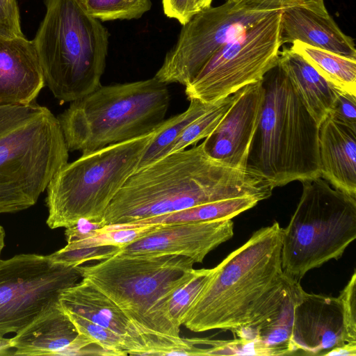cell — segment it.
<instances>
[{
	"mask_svg": "<svg viewBox=\"0 0 356 356\" xmlns=\"http://www.w3.org/2000/svg\"><path fill=\"white\" fill-rule=\"evenodd\" d=\"M6 233L1 225H0V255L5 245Z\"/></svg>",
	"mask_w": 356,
	"mask_h": 356,
	"instance_id": "cell-39",
	"label": "cell"
},
{
	"mask_svg": "<svg viewBox=\"0 0 356 356\" xmlns=\"http://www.w3.org/2000/svg\"><path fill=\"white\" fill-rule=\"evenodd\" d=\"M261 200L256 196L241 197L196 205L133 223L136 225H171L189 222L232 219L254 207Z\"/></svg>",
	"mask_w": 356,
	"mask_h": 356,
	"instance_id": "cell-24",
	"label": "cell"
},
{
	"mask_svg": "<svg viewBox=\"0 0 356 356\" xmlns=\"http://www.w3.org/2000/svg\"><path fill=\"white\" fill-rule=\"evenodd\" d=\"M156 130L82 154L64 165L47 187L49 227L67 228L81 219L102 222L113 197L137 170Z\"/></svg>",
	"mask_w": 356,
	"mask_h": 356,
	"instance_id": "cell-8",
	"label": "cell"
},
{
	"mask_svg": "<svg viewBox=\"0 0 356 356\" xmlns=\"http://www.w3.org/2000/svg\"><path fill=\"white\" fill-rule=\"evenodd\" d=\"M68 158L58 118L48 108L0 106V213L35 205Z\"/></svg>",
	"mask_w": 356,
	"mask_h": 356,
	"instance_id": "cell-4",
	"label": "cell"
},
{
	"mask_svg": "<svg viewBox=\"0 0 356 356\" xmlns=\"http://www.w3.org/2000/svg\"><path fill=\"white\" fill-rule=\"evenodd\" d=\"M44 85L33 40L0 35V106L31 104Z\"/></svg>",
	"mask_w": 356,
	"mask_h": 356,
	"instance_id": "cell-17",
	"label": "cell"
},
{
	"mask_svg": "<svg viewBox=\"0 0 356 356\" xmlns=\"http://www.w3.org/2000/svg\"><path fill=\"white\" fill-rule=\"evenodd\" d=\"M342 309L343 323L347 342H356V271L337 297Z\"/></svg>",
	"mask_w": 356,
	"mask_h": 356,
	"instance_id": "cell-33",
	"label": "cell"
},
{
	"mask_svg": "<svg viewBox=\"0 0 356 356\" xmlns=\"http://www.w3.org/2000/svg\"><path fill=\"white\" fill-rule=\"evenodd\" d=\"M282 11L272 12L216 52L185 86L187 98L213 102L261 81L278 63Z\"/></svg>",
	"mask_w": 356,
	"mask_h": 356,
	"instance_id": "cell-10",
	"label": "cell"
},
{
	"mask_svg": "<svg viewBox=\"0 0 356 356\" xmlns=\"http://www.w3.org/2000/svg\"><path fill=\"white\" fill-rule=\"evenodd\" d=\"M215 271L210 269H194L191 278L185 282L172 296L169 302L168 312L172 323L179 328L183 325L186 314L209 282Z\"/></svg>",
	"mask_w": 356,
	"mask_h": 356,
	"instance_id": "cell-29",
	"label": "cell"
},
{
	"mask_svg": "<svg viewBox=\"0 0 356 356\" xmlns=\"http://www.w3.org/2000/svg\"><path fill=\"white\" fill-rule=\"evenodd\" d=\"M282 228L277 222L255 231L227 255L189 307L183 325L202 332L261 323L277 313L300 281L281 261Z\"/></svg>",
	"mask_w": 356,
	"mask_h": 356,
	"instance_id": "cell-2",
	"label": "cell"
},
{
	"mask_svg": "<svg viewBox=\"0 0 356 356\" xmlns=\"http://www.w3.org/2000/svg\"><path fill=\"white\" fill-rule=\"evenodd\" d=\"M241 7L255 11H274L292 7L309 9L321 15H329L324 0H234Z\"/></svg>",
	"mask_w": 356,
	"mask_h": 356,
	"instance_id": "cell-32",
	"label": "cell"
},
{
	"mask_svg": "<svg viewBox=\"0 0 356 356\" xmlns=\"http://www.w3.org/2000/svg\"><path fill=\"white\" fill-rule=\"evenodd\" d=\"M290 49L300 55L327 81L356 95V59L296 41Z\"/></svg>",
	"mask_w": 356,
	"mask_h": 356,
	"instance_id": "cell-25",
	"label": "cell"
},
{
	"mask_svg": "<svg viewBox=\"0 0 356 356\" xmlns=\"http://www.w3.org/2000/svg\"><path fill=\"white\" fill-rule=\"evenodd\" d=\"M81 278L77 266L49 255L19 254L0 259V337L17 333Z\"/></svg>",
	"mask_w": 356,
	"mask_h": 356,
	"instance_id": "cell-11",
	"label": "cell"
},
{
	"mask_svg": "<svg viewBox=\"0 0 356 356\" xmlns=\"http://www.w3.org/2000/svg\"><path fill=\"white\" fill-rule=\"evenodd\" d=\"M234 235L231 219L160 225L149 234L120 248L121 255H179L202 263Z\"/></svg>",
	"mask_w": 356,
	"mask_h": 356,
	"instance_id": "cell-13",
	"label": "cell"
},
{
	"mask_svg": "<svg viewBox=\"0 0 356 356\" xmlns=\"http://www.w3.org/2000/svg\"><path fill=\"white\" fill-rule=\"evenodd\" d=\"M272 191L259 177L209 156L200 143L136 170L109 204L102 224H131L230 198L256 196L263 200Z\"/></svg>",
	"mask_w": 356,
	"mask_h": 356,
	"instance_id": "cell-1",
	"label": "cell"
},
{
	"mask_svg": "<svg viewBox=\"0 0 356 356\" xmlns=\"http://www.w3.org/2000/svg\"><path fill=\"white\" fill-rule=\"evenodd\" d=\"M321 177L356 197V128L328 115L318 128Z\"/></svg>",
	"mask_w": 356,
	"mask_h": 356,
	"instance_id": "cell-19",
	"label": "cell"
},
{
	"mask_svg": "<svg viewBox=\"0 0 356 356\" xmlns=\"http://www.w3.org/2000/svg\"><path fill=\"white\" fill-rule=\"evenodd\" d=\"M13 355H107L80 334L60 303L44 311L10 338Z\"/></svg>",
	"mask_w": 356,
	"mask_h": 356,
	"instance_id": "cell-15",
	"label": "cell"
},
{
	"mask_svg": "<svg viewBox=\"0 0 356 356\" xmlns=\"http://www.w3.org/2000/svg\"><path fill=\"white\" fill-rule=\"evenodd\" d=\"M291 341L296 353L309 355L348 343L339 299L303 291L294 307Z\"/></svg>",
	"mask_w": 356,
	"mask_h": 356,
	"instance_id": "cell-16",
	"label": "cell"
},
{
	"mask_svg": "<svg viewBox=\"0 0 356 356\" xmlns=\"http://www.w3.org/2000/svg\"><path fill=\"white\" fill-rule=\"evenodd\" d=\"M195 262L179 255H121L77 266L85 278L111 299L140 327L180 337L168 305L192 276Z\"/></svg>",
	"mask_w": 356,
	"mask_h": 356,
	"instance_id": "cell-7",
	"label": "cell"
},
{
	"mask_svg": "<svg viewBox=\"0 0 356 356\" xmlns=\"http://www.w3.org/2000/svg\"><path fill=\"white\" fill-rule=\"evenodd\" d=\"M0 35L8 38L24 36L17 0H0Z\"/></svg>",
	"mask_w": 356,
	"mask_h": 356,
	"instance_id": "cell-34",
	"label": "cell"
},
{
	"mask_svg": "<svg viewBox=\"0 0 356 356\" xmlns=\"http://www.w3.org/2000/svg\"><path fill=\"white\" fill-rule=\"evenodd\" d=\"M213 0H198L200 10L211 6Z\"/></svg>",
	"mask_w": 356,
	"mask_h": 356,
	"instance_id": "cell-40",
	"label": "cell"
},
{
	"mask_svg": "<svg viewBox=\"0 0 356 356\" xmlns=\"http://www.w3.org/2000/svg\"><path fill=\"white\" fill-rule=\"evenodd\" d=\"M162 6L165 15L181 25L200 10L198 0H162Z\"/></svg>",
	"mask_w": 356,
	"mask_h": 356,
	"instance_id": "cell-36",
	"label": "cell"
},
{
	"mask_svg": "<svg viewBox=\"0 0 356 356\" xmlns=\"http://www.w3.org/2000/svg\"><path fill=\"white\" fill-rule=\"evenodd\" d=\"M188 108L184 112L165 120L143 156L137 170H140L164 157L167 151L182 131L196 118L208 111L213 102L190 99Z\"/></svg>",
	"mask_w": 356,
	"mask_h": 356,
	"instance_id": "cell-26",
	"label": "cell"
},
{
	"mask_svg": "<svg viewBox=\"0 0 356 356\" xmlns=\"http://www.w3.org/2000/svg\"><path fill=\"white\" fill-rule=\"evenodd\" d=\"M327 115L356 128V95L345 91L339 92Z\"/></svg>",
	"mask_w": 356,
	"mask_h": 356,
	"instance_id": "cell-35",
	"label": "cell"
},
{
	"mask_svg": "<svg viewBox=\"0 0 356 356\" xmlns=\"http://www.w3.org/2000/svg\"><path fill=\"white\" fill-rule=\"evenodd\" d=\"M241 90L214 101L211 108L193 120L173 142L166 155L184 150L207 138L239 97Z\"/></svg>",
	"mask_w": 356,
	"mask_h": 356,
	"instance_id": "cell-27",
	"label": "cell"
},
{
	"mask_svg": "<svg viewBox=\"0 0 356 356\" xmlns=\"http://www.w3.org/2000/svg\"><path fill=\"white\" fill-rule=\"evenodd\" d=\"M46 12L33 42L45 85L61 102H72L101 85L109 33L82 0H44Z\"/></svg>",
	"mask_w": 356,
	"mask_h": 356,
	"instance_id": "cell-5",
	"label": "cell"
},
{
	"mask_svg": "<svg viewBox=\"0 0 356 356\" xmlns=\"http://www.w3.org/2000/svg\"><path fill=\"white\" fill-rule=\"evenodd\" d=\"M193 345H209L200 348L199 355H259L268 356L266 350L259 343L243 339L212 340L209 339H188Z\"/></svg>",
	"mask_w": 356,
	"mask_h": 356,
	"instance_id": "cell-31",
	"label": "cell"
},
{
	"mask_svg": "<svg viewBox=\"0 0 356 356\" xmlns=\"http://www.w3.org/2000/svg\"><path fill=\"white\" fill-rule=\"evenodd\" d=\"M167 86L154 76L101 86L70 102L57 117L68 150L88 153L154 131L170 106Z\"/></svg>",
	"mask_w": 356,
	"mask_h": 356,
	"instance_id": "cell-6",
	"label": "cell"
},
{
	"mask_svg": "<svg viewBox=\"0 0 356 356\" xmlns=\"http://www.w3.org/2000/svg\"><path fill=\"white\" fill-rule=\"evenodd\" d=\"M59 303L66 312L86 318L124 337L130 355H144L145 346L140 327L106 294L85 278L64 291Z\"/></svg>",
	"mask_w": 356,
	"mask_h": 356,
	"instance_id": "cell-18",
	"label": "cell"
},
{
	"mask_svg": "<svg viewBox=\"0 0 356 356\" xmlns=\"http://www.w3.org/2000/svg\"><path fill=\"white\" fill-rule=\"evenodd\" d=\"M10 339L0 337V355H13Z\"/></svg>",
	"mask_w": 356,
	"mask_h": 356,
	"instance_id": "cell-38",
	"label": "cell"
},
{
	"mask_svg": "<svg viewBox=\"0 0 356 356\" xmlns=\"http://www.w3.org/2000/svg\"><path fill=\"white\" fill-rule=\"evenodd\" d=\"M159 225H106L94 229L87 236L67 242L60 250L49 254L56 263L77 266L91 261H102L119 252L120 248L155 230Z\"/></svg>",
	"mask_w": 356,
	"mask_h": 356,
	"instance_id": "cell-21",
	"label": "cell"
},
{
	"mask_svg": "<svg viewBox=\"0 0 356 356\" xmlns=\"http://www.w3.org/2000/svg\"><path fill=\"white\" fill-rule=\"evenodd\" d=\"M264 98L245 170L273 189L321 177L319 126L277 65L263 80Z\"/></svg>",
	"mask_w": 356,
	"mask_h": 356,
	"instance_id": "cell-3",
	"label": "cell"
},
{
	"mask_svg": "<svg viewBox=\"0 0 356 356\" xmlns=\"http://www.w3.org/2000/svg\"><path fill=\"white\" fill-rule=\"evenodd\" d=\"M87 12L99 21L134 19L152 7L151 0H82Z\"/></svg>",
	"mask_w": 356,
	"mask_h": 356,
	"instance_id": "cell-28",
	"label": "cell"
},
{
	"mask_svg": "<svg viewBox=\"0 0 356 356\" xmlns=\"http://www.w3.org/2000/svg\"><path fill=\"white\" fill-rule=\"evenodd\" d=\"M272 12L248 10L234 0L200 10L182 25L154 77L186 86L222 47Z\"/></svg>",
	"mask_w": 356,
	"mask_h": 356,
	"instance_id": "cell-12",
	"label": "cell"
},
{
	"mask_svg": "<svg viewBox=\"0 0 356 356\" xmlns=\"http://www.w3.org/2000/svg\"><path fill=\"white\" fill-rule=\"evenodd\" d=\"M277 65L319 126L327 116L339 92L343 90L327 81L290 48L280 51Z\"/></svg>",
	"mask_w": 356,
	"mask_h": 356,
	"instance_id": "cell-22",
	"label": "cell"
},
{
	"mask_svg": "<svg viewBox=\"0 0 356 356\" xmlns=\"http://www.w3.org/2000/svg\"><path fill=\"white\" fill-rule=\"evenodd\" d=\"M323 355L356 356V342H348L341 346L333 348Z\"/></svg>",
	"mask_w": 356,
	"mask_h": 356,
	"instance_id": "cell-37",
	"label": "cell"
},
{
	"mask_svg": "<svg viewBox=\"0 0 356 356\" xmlns=\"http://www.w3.org/2000/svg\"><path fill=\"white\" fill-rule=\"evenodd\" d=\"M262 80L242 88L238 99L202 143L207 154L216 161L245 170L264 102Z\"/></svg>",
	"mask_w": 356,
	"mask_h": 356,
	"instance_id": "cell-14",
	"label": "cell"
},
{
	"mask_svg": "<svg viewBox=\"0 0 356 356\" xmlns=\"http://www.w3.org/2000/svg\"><path fill=\"white\" fill-rule=\"evenodd\" d=\"M303 291L298 282L277 313L261 323L240 327L232 333L237 338L261 344L270 356L295 354L291 341L293 312Z\"/></svg>",
	"mask_w": 356,
	"mask_h": 356,
	"instance_id": "cell-23",
	"label": "cell"
},
{
	"mask_svg": "<svg viewBox=\"0 0 356 356\" xmlns=\"http://www.w3.org/2000/svg\"><path fill=\"white\" fill-rule=\"evenodd\" d=\"M302 193L282 228V267L300 281L310 270L341 257L356 238V197L322 177L301 181Z\"/></svg>",
	"mask_w": 356,
	"mask_h": 356,
	"instance_id": "cell-9",
	"label": "cell"
},
{
	"mask_svg": "<svg viewBox=\"0 0 356 356\" xmlns=\"http://www.w3.org/2000/svg\"><path fill=\"white\" fill-rule=\"evenodd\" d=\"M280 36L282 45L296 41L356 59L353 38L346 35L330 16L309 9L292 7L283 9Z\"/></svg>",
	"mask_w": 356,
	"mask_h": 356,
	"instance_id": "cell-20",
	"label": "cell"
},
{
	"mask_svg": "<svg viewBox=\"0 0 356 356\" xmlns=\"http://www.w3.org/2000/svg\"><path fill=\"white\" fill-rule=\"evenodd\" d=\"M66 313V312H65ZM79 332L104 350L108 355H130L127 340L112 330L73 314L66 313Z\"/></svg>",
	"mask_w": 356,
	"mask_h": 356,
	"instance_id": "cell-30",
	"label": "cell"
}]
</instances>
